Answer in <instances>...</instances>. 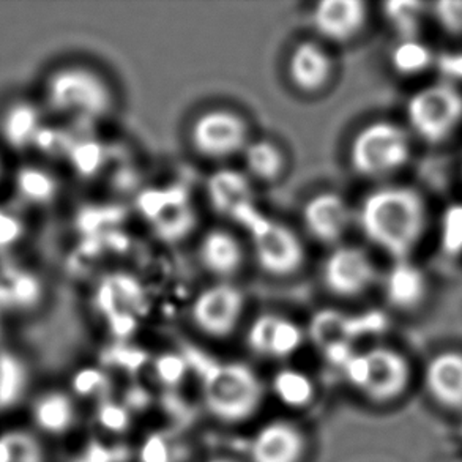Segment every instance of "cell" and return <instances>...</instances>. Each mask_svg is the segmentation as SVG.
I'll return each mask as SVG.
<instances>
[{"mask_svg": "<svg viewBox=\"0 0 462 462\" xmlns=\"http://www.w3.org/2000/svg\"><path fill=\"white\" fill-rule=\"evenodd\" d=\"M278 379H280L278 381V392L282 390V393L289 396L292 401L307 396V392H310V383H308L307 377L297 374V373H284Z\"/></svg>", "mask_w": 462, "mask_h": 462, "instance_id": "obj_33", "label": "cell"}, {"mask_svg": "<svg viewBox=\"0 0 462 462\" xmlns=\"http://www.w3.org/2000/svg\"><path fill=\"white\" fill-rule=\"evenodd\" d=\"M242 155L251 180L273 183L282 179L288 166L284 152L270 139L251 141Z\"/></svg>", "mask_w": 462, "mask_h": 462, "instance_id": "obj_23", "label": "cell"}, {"mask_svg": "<svg viewBox=\"0 0 462 462\" xmlns=\"http://www.w3.org/2000/svg\"><path fill=\"white\" fill-rule=\"evenodd\" d=\"M43 297L42 280L19 265L0 269V312L31 311Z\"/></svg>", "mask_w": 462, "mask_h": 462, "instance_id": "obj_20", "label": "cell"}, {"mask_svg": "<svg viewBox=\"0 0 462 462\" xmlns=\"http://www.w3.org/2000/svg\"><path fill=\"white\" fill-rule=\"evenodd\" d=\"M245 256L240 238L227 229L207 232L198 248L200 265L221 282L237 275L244 269Z\"/></svg>", "mask_w": 462, "mask_h": 462, "instance_id": "obj_17", "label": "cell"}, {"mask_svg": "<svg viewBox=\"0 0 462 462\" xmlns=\"http://www.w3.org/2000/svg\"><path fill=\"white\" fill-rule=\"evenodd\" d=\"M38 107L31 101H13L0 116V138L13 151H24L37 144L43 130Z\"/></svg>", "mask_w": 462, "mask_h": 462, "instance_id": "obj_19", "label": "cell"}, {"mask_svg": "<svg viewBox=\"0 0 462 462\" xmlns=\"http://www.w3.org/2000/svg\"><path fill=\"white\" fill-rule=\"evenodd\" d=\"M29 369L19 356L0 354V413L10 412L27 398Z\"/></svg>", "mask_w": 462, "mask_h": 462, "instance_id": "obj_24", "label": "cell"}, {"mask_svg": "<svg viewBox=\"0 0 462 462\" xmlns=\"http://www.w3.org/2000/svg\"><path fill=\"white\" fill-rule=\"evenodd\" d=\"M145 212L151 213L149 217L156 231L166 240H180L193 229L194 213L185 202L160 199L153 204L145 202Z\"/></svg>", "mask_w": 462, "mask_h": 462, "instance_id": "obj_25", "label": "cell"}, {"mask_svg": "<svg viewBox=\"0 0 462 462\" xmlns=\"http://www.w3.org/2000/svg\"><path fill=\"white\" fill-rule=\"evenodd\" d=\"M392 63L401 75H419L431 67L432 52L415 38L402 40L392 52Z\"/></svg>", "mask_w": 462, "mask_h": 462, "instance_id": "obj_27", "label": "cell"}, {"mask_svg": "<svg viewBox=\"0 0 462 462\" xmlns=\"http://www.w3.org/2000/svg\"><path fill=\"white\" fill-rule=\"evenodd\" d=\"M311 18L320 37L333 43H349L365 29L368 6L362 0H324L314 6Z\"/></svg>", "mask_w": 462, "mask_h": 462, "instance_id": "obj_13", "label": "cell"}, {"mask_svg": "<svg viewBox=\"0 0 462 462\" xmlns=\"http://www.w3.org/2000/svg\"><path fill=\"white\" fill-rule=\"evenodd\" d=\"M440 73L448 78L462 79V52L461 54H444L438 59Z\"/></svg>", "mask_w": 462, "mask_h": 462, "instance_id": "obj_34", "label": "cell"}, {"mask_svg": "<svg viewBox=\"0 0 462 462\" xmlns=\"http://www.w3.org/2000/svg\"><path fill=\"white\" fill-rule=\"evenodd\" d=\"M377 280L374 263L366 251L354 245H341L331 251L322 265L325 289L339 299L365 294Z\"/></svg>", "mask_w": 462, "mask_h": 462, "instance_id": "obj_10", "label": "cell"}, {"mask_svg": "<svg viewBox=\"0 0 462 462\" xmlns=\"http://www.w3.org/2000/svg\"><path fill=\"white\" fill-rule=\"evenodd\" d=\"M98 303H107L105 308H126L132 303H141V291L138 282L130 276H114L101 286Z\"/></svg>", "mask_w": 462, "mask_h": 462, "instance_id": "obj_29", "label": "cell"}, {"mask_svg": "<svg viewBox=\"0 0 462 462\" xmlns=\"http://www.w3.org/2000/svg\"><path fill=\"white\" fill-rule=\"evenodd\" d=\"M434 16L450 35H462V0H440L434 4Z\"/></svg>", "mask_w": 462, "mask_h": 462, "instance_id": "obj_32", "label": "cell"}, {"mask_svg": "<svg viewBox=\"0 0 462 462\" xmlns=\"http://www.w3.org/2000/svg\"><path fill=\"white\" fill-rule=\"evenodd\" d=\"M411 139L402 126L379 120L363 126L350 143V166L365 179L398 172L411 158Z\"/></svg>", "mask_w": 462, "mask_h": 462, "instance_id": "obj_4", "label": "cell"}, {"mask_svg": "<svg viewBox=\"0 0 462 462\" xmlns=\"http://www.w3.org/2000/svg\"><path fill=\"white\" fill-rule=\"evenodd\" d=\"M2 174H4V162H2V156H0V180H2Z\"/></svg>", "mask_w": 462, "mask_h": 462, "instance_id": "obj_36", "label": "cell"}, {"mask_svg": "<svg viewBox=\"0 0 462 462\" xmlns=\"http://www.w3.org/2000/svg\"><path fill=\"white\" fill-rule=\"evenodd\" d=\"M358 225L371 244L406 261L425 231V199L411 187L377 188L362 200Z\"/></svg>", "mask_w": 462, "mask_h": 462, "instance_id": "obj_1", "label": "cell"}, {"mask_svg": "<svg viewBox=\"0 0 462 462\" xmlns=\"http://www.w3.org/2000/svg\"><path fill=\"white\" fill-rule=\"evenodd\" d=\"M426 294L425 275L407 261H398L385 278V295L392 307L412 310Z\"/></svg>", "mask_w": 462, "mask_h": 462, "instance_id": "obj_22", "label": "cell"}, {"mask_svg": "<svg viewBox=\"0 0 462 462\" xmlns=\"http://www.w3.org/2000/svg\"><path fill=\"white\" fill-rule=\"evenodd\" d=\"M189 143L198 155L221 162L244 153L251 143L250 125L236 111L210 109L193 120Z\"/></svg>", "mask_w": 462, "mask_h": 462, "instance_id": "obj_7", "label": "cell"}, {"mask_svg": "<svg viewBox=\"0 0 462 462\" xmlns=\"http://www.w3.org/2000/svg\"><path fill=\"white\" fill-rule=\"evenodd\" d=\"M263 394L261 377L244 363L217 365L202 385L207 412L227 425L250 420L263 406Z\"/></svg>", "mask_w": 462, "mask_h": 462, "instance_id": "obj_2", "label": "cell"}, {"mask_svg": "<svg viewBox=\"0 0 462 462\" xmlns=\"http://www.w3.org/2000/svg\"><path fill=\"white\" fill-rule=\"evenodd\" d=\"M24 234V218L10 207H0V251L14 248Z\"/></svg>", "mask_w": 462, "mask_h": 462, "instance_id": "obj_31", "label": "cell"}, {"mask_svg": "<svg viewBox=\"0 0 462 462\" xmlns=\"http://www.w3.org/2000/svg\"><path fill=\"white\" fill-rule=\"evenodd\" d=\"M440 245L451 256L462 253V204H453L445 210L440 223Z\"/></svg>", "mask_w": 462, "mask_h": 462, "instance_id": "obj_30", "label": "cell"}, {"mask_svg": "<svg viewBox=\"0 0 462 462\" xmlns=\"http://www.w3.org/2000/svg\"><path fill=\"white\" fill-rule=\"evenodd\" d=\"M428 392L439 404L462 407V354L442 352L431 358L425 371Z\"/></svg>", "mask_w": 462, "mask_h": 462, "instance_id": "obj_18", "label": "cell"}, {"mask_svg": "<svg viewBox=\"0 0 462 462\" xmlns=\"http://www.w3.org/2000/svg\"><path fill=\"white\" fill-rule=\"evenodd\" d=\"M207 196L215 212L237 223H244L250 229L261 219L256 215L251 179L240 171H215L207 180Z\"/></svg>", "mask_w": 462, "mask_h": 462, "instance_id": "obj_11", "label": "cell"}, {"mask_svg": "<svg viewBox=\"0 0 462 462\" xmlns=\"http://www.w3.org/2000/svg\"><path fill=\"white\" fill-rule=\"evenodd\" d=\"M421 12L423 4L415 0H392L383 4L385 16L404 40H412L417 35Z\"/></svg>", "mask_w": 462, "mask_h": 462, "instance_id": "obj_28", "label": "cell"}, {"mask_svg": "<svg viewBox=\"0 0 462 462\" xmlns=\"http://www.w3.org/2000/svg\"><path fill=\"white\" fill-rule=\"evenodd\" d=\"M246 299L231 282H215L202 289L191 303V322L206 337H231L244 318Z\"/></svg>", "mask_w": 462, "mask_h": 462, "instance_id": "obj_9", "label": "cell"}, {"mask_svg": "<svg viewBox=\"0 0 462 462\" xmlns=\"http://www.w3.org/2000/svg\"><path fill=\"white\" fill-rule=\"evenodd\" d=\"M461 432H462V425H461Z\"/></svg>", "mask_w": 462, "mask_h": 462, "instance_id": "obj_38", "label": "cell"}, {"mask_svg": "<svg viewBox=\"0 0 462 462\" xmlns=\"http://www.w3.org/2000/svg\"><path fill=\"white\" fill-rule=\"evenodd\" d=\"M0 330H2V324H0Z\"/></svg>", "mask_w": 462, "mask_h": 462, "instance_id": "obj_37", "label": "cell"}, {"mask_svg": "<svg viewBox=\"0 0 462 462\" xmlns=\"http://www.w3.org/2000/svg\"><path fill=\"white\" fill-rule=\"evenodd\" d=\"M14 188L19 198L31 206H44L56 198L59 187L54 175L40 166H23L14 175Z\"/></svg>", "mask_w": 462, "mask_h": 462, "instance_id": "obj_26", "label": "cell"}, {"mask_svg": "<svg viewBox=\"0 0 462 462\" xmlns=\"http://www.w3.org/2000/svg\"><path fill=\"white\" fill-rule=\"evenodd\" d=\"M344 369L350 385L379 404L396 400L411 379V368L404 356L382 346L349 356Z\"/></svg>", "mask_w": 462, "mask_h": 462, "instance_id": "obj_5", "label": "cell"}, {"mask_svg": "<svg viewBox=\"0 0 462 462\" xmlns=\"http://www.w3.org/2000/svg\"><path fill=\"white\" fill-rule=\"evenodd\" d=\"M303 337L305 333L294 320L278 314H263L251 324L248 346L259 356L282 358L294 354Z\"/></svg>", "mask_w": 462, "mask_h": 462, "instance_id": "obj_16", "label": "cell"}, {"mask_svg": "<svg viewBox=\"0 0 462 462\" xmlns=\"http://www.w3.org/2000/svg\"><path fill=\"white\" fill-rule=\"evenodd\" d=\"M301 218L305 229L314 240L331 245L341 240L349 229L352 213L343 196L324 191L308 200L303 207Z\"/></svg>", "mask_w": 462, "mask_h": 462, "instance_id": "obj_14", "label": "cell"}, {"mask_svg": "<svg viewBox=\"0 0 462 462\" xmlns=\"http://www.w3.org/2000/svg\"><path fill=\"white\" fill-rule=\"evenodd\" d=\"M253 251L263 272L275 278H289L303 269L307 248L300 236L280 221L261 218L251 227Z\"/></svg>", "mask_w": 462, "mask_h": 462, "instance_id": "obj_8", "label": "cell"}, {"mask_svg": "<svg viewBox=\"0 0 462 462\" xmlns=\"http://www.w3.org/2000/svg\"><path fill=\"white\" fill-rule=\"evenodd\" d=\"M44 103L65 117L100 119L114 106L113 88L95 69L67 65L52 71L44 82Z\"/></svg>", "mask_w": 462, "mask_h": 462, "instance_id": "obj_3", "label": "cell"}, {"mask_svg": "<svg viewBox=\"0 0 462 462\" xmlns=\"http://www.w3.org/2000/svg\"><path fill=\"white\" fill-rule=\"evenodd\" d=\"M206 462H238V461H236V459H232V457H210V459H207Z\"/></svg>", "mask_w": 462, "mask_h": 462, "instance_id": "obj_35", "label": "cell"}, {"mask_svg": "<svg viewBox=\"0 0 462 462\" xmlns=\"http://www.w3.org/2000/svg\"><path fill=\"white\" fill-rule=\"evenodd\" d=\"M308 439L300 426L275 420L257 430L250 442V462H303Z\"/></svg>", "mask_w": 462, "mask_h": 462, "instance_id": "obj_12", "label": "cell"}, {"mask_svg": "<svg viewBox=\"0 0 462 462\" xmlns=\"http://www.w3.org/2000/svg\"><path fill=\"white\" fill-rule=\"evenodd\" d=\"M29 411L37 431L51 436H60L69 431L76 417L73 401L69 400V394L59 390H46L38 393L32 400Z\"/></svg>", "mask_w": 462, "mask_h": 462, "instance_id": "obj_21", "label": "cell"}, {"mask_svg": "<svg viewBox=\"0 0 462 462\" xmlns=\"http://www.w3.org/2000/svg\"><path fill=\"white\" fill-rule=\"evenodd\" d=\"M335 63L324 46L307 40L297 44L288 59V76L303 94L322 92L333 78Z\"/></svg>", "mask_w": 462, "mask_h": 462, "instance_id": "obj_15", "label": "cell"}, {"mask_svg": "<svg viewBox=\"0 0 462 462\" xmlns=\"http://www.w3.org/2000/svg\"><path fill=\"white\" fill-rule=\"evenodd\" d=\"M407 119L426 143H444L461 125L462 94L448 82L421 88L407 103Z\"/></svg>", "mask_w": 462, "mask_h": 462, "instance_id": "obj_6", "label": "cell"}]
</instances>
